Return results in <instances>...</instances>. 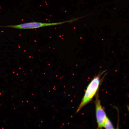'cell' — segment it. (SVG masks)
I'll return each mask as SVG.
<instances>
[{"instance_id":"4","label":"cell","mask_w":129,"mask_h":129,"mask_svg":"<svg viewBox=\"0 0 129 129\" xmlns=\"http://www.w3.org/2000/svg\"><path fill=\"white\" fill-rule=\"evenodd\" d=\"M103 127L106 129H114L111 122L107 117L105 120Z\"/></svg>"},{"instance_id":"3","label":"cell","mask_w":129,"mask_h":129,"mask_svg":"<svg viewBox=\"0 0 129 129\" xmlns=\"http://www.w3.org/2000/svg\"><path fill=\"white\" fill-rule=\"evenodd\" d=\"M94 103L96 109V120L98 127L100 129L103 127L105 120L107 117L106 113L102 106L100 100L97 96Z\"/></svg>"},{"instance_id":"5","label":"cell","mask_w":129,"mask_h":129,"mask_svg":"<svg viewBox=\"0 0 129 129\" xmlns=\"http://www.w3.org/2000/svg\"><path fill=\"white\" fill-rule=\"evenodd\" d=\"M127 108L128 110V111L129 112V106L128 105H127Z\"/></svg>"},{"instance_id":"1","label":"cell","mask_w":129,"mask_h":129,"mask_svg":"<svg viewBox=\"0 0 129 129\" xmlns=\"http://www.w3.org/2000/svg\"><path fill=\"white\" fill-rule=\"evenodd\" d=\"M104 70L99 72L92 79L87 87L81 102L76 112H79L85 106L92 100L97 92L101 81V77L105 72Z\"/></svg>"},{"instance_id":"2","label":"cell","mask_w":129,"mask_h":129,"mask_svg":"<svg viewBox=\"0 0 129 129\" xmlns=\"http://www.w3.org/2000/svg\"><path fill=\"white\" fill-rule=\"evenodd\" d=\"M71 20L63 22L54 23L31 22L16 25L6 26H4V27L20 29H31L43 27L60 25L66 23H71Z\"/></svg>"}]
</instances>
